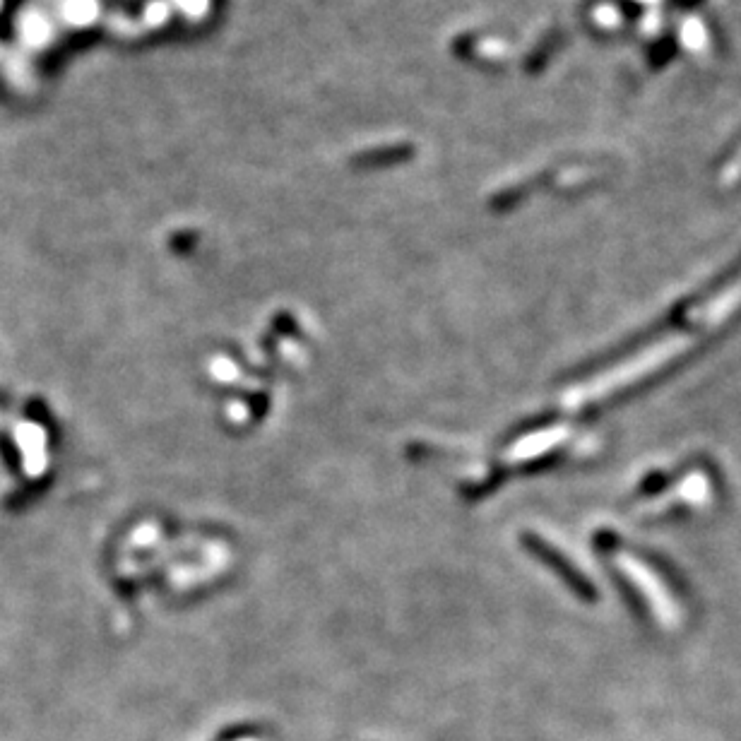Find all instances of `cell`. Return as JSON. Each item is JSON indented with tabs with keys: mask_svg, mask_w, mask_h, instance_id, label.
Returning <instances> with one entry per match:
<instances>
[{
	"mask_svg": "<svg viewBox=\"0 0 741 741\" xmlns=\"http://www.w3.org/2000/svg\"><path fill=\"white\" fill-rule=\"evenodd\" d=\"M523 544H525V549L535 556V559H539L544 566H549L551 571L559 575L563 583H566V588L571 590L575 597H580V600L588 604L600 600V590L595 588V583H592L588 575L580 571V568L575 566V563L568 559L563 551L556 549L554 544H549L544 537L532 535V532L523 535Z\"/></svg>",
	"mask_w": 741,
	"mask_h": 741,
	"instance_id": "6da1fadb",
	"label": "cell"
},
{
	"mask_svg": "<svg viewBox=\"0 0 741 741\" xmlns=\"http://www.w3.org/2000/svg\"><path fill=\"white\" fill-rule=\"evenodd\" d=\"M636 554H638V551H636ZM638 556H640V559H643L645 566H650L652 571H655L657 575H660V578L665 580V585H669V588H672L674 592H679V595H684V592L689 590V588H686V585H689V583H686L684 575H681V573H679V568H677V566H672V563H669V561L665 559V556L655 554V551H640Z\"/></svg>",
	"mask_w": 741,
	"mask_h": 741,
	"instance_id": "7a4b0ae2",
	"label": "cell"
},
{
	"mask_svg": "<svg viewBox=\"0 0 741 741\" xmlns=\"http://www.w3.org/2000/svg\"><path fill=\"white\" fill-rule=\"evenodd\" d=\"M679 474L681 472H677V470H674V472H660V470L650 472L648 477H645L643 482L636 486V496H638V499H652V496L662 494V491H667L669 486L677 482Z\"/></svg>",
	"mask_w": 741,
	"mask_h": 741,
	"instance_id": "3957f363",
	"label": "cell"
},
{
	"mask_svg": "<svg viewBox=\"0 0 741 741\" xmlns=\"http://www.w3.org/2000/svg\"><path fill=\"white\" fill-rule=\"evenodd\" d=\"M246 741H253V739H246Z\"/></svg>",
	"mask_w": 741,
	"mask_h": 741,
	"instance_id": "277c9868",
	"label": "cell"
}]
</instances>
